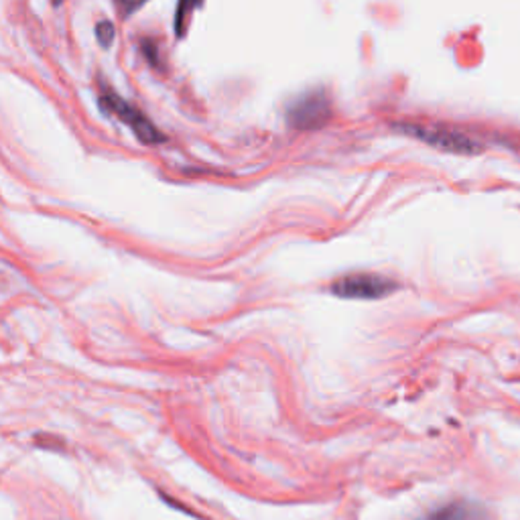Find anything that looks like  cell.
<instances>
[{"instance_id":"6da1fadb","label":"cell","mask_w":520,"mask_h":520,"mask_svg":"<svg viewBox=\"0 0 520 520\" xmlns=\"http://www.w3.org/2000/svg\"><path fill=\"white\" fill-rule=\"evenodd\" d=\"M397 289L392 280L381 275H350L332 285V291L343 299H381Z\"/></svg>"},{"instance_id":"7a4b0ae2","label":"cell","mask_w":520,"mask_h":520,"mask_svg":"<svg viewBox=\"0 0 520 520\" xmlns=\"http://www.w3.org/2000/svg\"><path fill=\"white\" fill-rule=\"evenodd\" d=\"M100 104L104 110L112 112V114H116L121 121L129 124L143 143L154 145L159 143V140H163V135L157 130V126H153L137 108H132L129 102H124L121 96H116L114 92H102Z\"/></svg>"},{"instance_id":"3957f363","label":"cell","mask_w":520,"mask_h":520,"mask_svg":"<svg viewBox=\"0 0 520 520\" xmlns=\"http://www.w3.org/2000/svg\"><path fill=\"white\" fill-rule=\"evenodd\" d=\"M409 132L411 135H417L419 138H423L425 143L449 153L472 154L480 151L474 140L463 135V132H453L447 129H429V126H419V129H411L409 126Z\"/></svg>"},{"instance_id":"277c9868","label":"cell","mask_w":520,"mask_h":520,"mask_svg":"<svg viewBox=\"0 0 520 520\" xmlns=\"http://www.w3.org/2000/svg\"><path fill=\"white\" fill-rule=\"evenodd\" d=\"M327 114H329L327 98L319 92L299 98V100L295 102V106L289 110L291 122L297 126V129H311V126H318L326 121Z\"/></svg>"},{"instance_id":"5b68a950","label":"cell","mask_w":520,"mask_h":520,"mask_svg":"<svg viewBox=\"0 0 520 520\" xmlns=\"http://www.w3.org/2000/svg\"><path fill=\"white\" fill-rule=\"evenodd\" d=\"M423 520H488V510L477 502L455 500L433 510Z\"/></svg>"},{"instance_id":"8992f818","label":"cell","mask_w":520,"mask_h":520,"mask_svg":"<svg viewBox=\"0 0 520 520\" xmlns=\"http://www.w3.org/2000/svg\"><path fill=\"white\" fill-rule=\"evenodd\" d=\"M96 35L102 47L112 45V41H114V25L108 23V20H102V23L96 27Z\"/></svg>"}]
</instances>
